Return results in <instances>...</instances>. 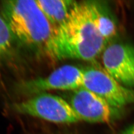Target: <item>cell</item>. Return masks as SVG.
I'll use <instances>...</instances> for the list:
<instances>
[{
  "label": "cell",
  "instance_id": "6da1fadb",
  "mask_svg": "<svg viewBox=\"0 0 134 134\" xmlns=\"http://www.w3.org/2000/svg\"><path fill=\"white\" fill-rule=\"evenodd\" d=\"M107 43L96 24L92 1L77 2L66 21L54 29L43 51L57 61H93Z\"/></svg>",
  "mask_w": 134,
  "mask_h": 134
},
{
  "label": "cell",
  "instance_id": "7a4b0ae2",
  "mask_svg": "<svg viewBox=\"0 0 134 134\" xmlns=\"http://www.w3.org/2000/svg\"><path fill=\"white\" fill-rule=\"evenodd\" d=\"M1 10L15 41L29 49L44 50L54 27L36 1H4Z\"/></svg>",
  "mask_w": 134,
  "mask_h": 134
},
{
  "label": "cell",
  "instance_id": "3957f363",
  "mask_svg": "<svg viewBox=\"0 0 134 134\" xmlns=\"http://www.w3.org/2000/svg\"><path fill=\"white\" fill-rule=\"evenodd\" d=\"M11 109L15 112L56 123H74L81 119L68 101L59 96L43 92L14 103Z\"/></svg>",
  "mask_w": 134,
  "mask_h": 134
},
{
  "label": "cell",
  "instance_id": "277c9868",
  "mask_svg": "<svg viewBox=\"0 0 134 134\" xmlns=\"http://www.w3.org/2000/svg\"><path fill=\"white\" fill-rule=\"evenodd\" d=\"M84 70L83 87L94 92L109 105L121 111L134 103V90L121 84L102 66L92 65Z\"/></svg>",
  "mask_w": 134,
  "mask_h": 134
},
{
  "label": "cell",
  "instance_id": "5b68a950",
  "mask_svg": "<svg viewBox=\"0 0 134 134\" xmlns=\"http://www.w3.org/2000/svg\"><path fill=\"white\" fill-rule=\"evenodd\" d=\"M83 69L67 65L46 77L23 81L16 88L20 94L31 96L51 91H72L83 86Z\"/></svg>",
  "mask_w": 134,
  "mask_h": 134
},
{
  "label": "cell",
  "instance_id": "8992f818",
  "mask_svg": "<svg viewBox=\"0 0 134 134\" xmlns=\"http://www.w3.org/2000/svg\"><path fill=\"white\" fill-rule=\"evenodd\" d=\"M67 101L81 120L88 122H110L119 115L121 111L83 86L71 91Z\"/></svg>",
  "mask_w": 134,
  "mask_h": 134
},
{
  "label": "cell",
  "instance_id": "52a82bcc",
  "mask_svg": "<svg viewBox=\"0 0 134 134\" xmlns=\"http://www.w3.org/2000/svg\"><path fill=\"white\" fill-rule=\"evenodd\" d=\"M102 67L122 85L134 86V46L129 43L107 44L102 53Z\"/></svg>",
  "mask_w": 134,
  "mask_h": 134
},
{
  "label": "cell",
  "instance_id": "ba28073f",
  "mask_svg": "<svg viewBox=\"0 0 134 134\" xmlns=\"http://www.w3.org/2000/svg\"><path fill=\"white\" fill-rule=\"evenodd\" d=\"M43 14L54 29L66 21L77 2L71 0H36Z\"/></svg>",
  "mask_w": 134,
  "mask_h": 134
},
{
  "label": "cell",
  "instance_id": "9c48e42d",
  "mask_svg": "<svg viewBox=\"0 0 134 134\" xmlns=\"http://www.w3.org/2000/svg\"><path fill=\"white\" fill-rule=\"evenodd\" d=\"M96 22L99 30L107 43L117 34V26L113 16L105 6L97 2L92 1Z\"/></svg>",
  "mask_w": 134,
  "mask_h": 134
},
{
  "label": "cell",
  "instance_id": "30bf717a",
  "mask_svg": "<svg viewBox=\"0 0 134 134\" xmlns=\"http://www.w3.org/2000/svg\"><path fill=\"white\" fill-rule=\"evenodd\" d=\"M14 41L8 24L4 18L0 15V64L11 55Z\"/></svg>",
  "mask_w": 134,
  "mask_h": 134
},
{
  "label": "cell",
  "instance_id": "8fae6325",
  "mask_svg": "<svg viewBox=\"0 0 134 134\" xmlns=\"http://www.w3.org/2000/svg\"><path fill=\"white\" fill-rule=\"evenodd\" d=\"M121 134H134V124L125 130Z\"/></svg>",
  "mask_w": 134,
  "mask_h": 134
}]
</instances>
